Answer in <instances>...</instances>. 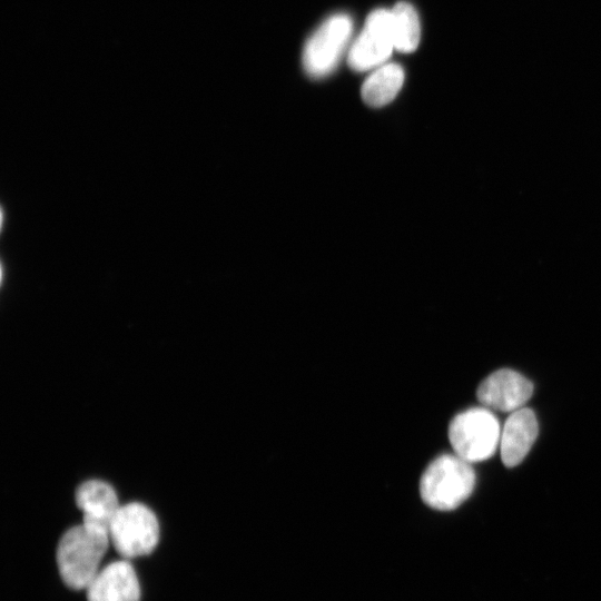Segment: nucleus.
<instances>
[{
	"instance_id": "10",
	"label": "nucleus",
	"mask_w": 601,
	"mask_h": 601,
	"mask_svg": "<svg viewBox=\"0 0 601 601\" xmlns=\"http://www.w3.org/2000/svg\"><path fill=\"white\" fill-rule=\"evenodd\" d=\"M539 434V424L531 408H520L508 417L501 431L500 453L502 462L513 467L522 462Z\"/></svg>"
},
{
	"instance_id": "4",
	"label": "nucleus",
	"mask_w": 601,
	"mask_h": 601,
	"mask_svg": "<svg viewBox=\"0 0 601 601\" xmlns=\"http://www.w3.org/2000/svg\"><path fill=\"white\" fill-rule=\"evenodd\" d=\"M109 538L124 559L149 554L159 541L155 513L138 502L120 505L109 528Z\"/></svg>"
},
{
	"instance_id": "3",
	"label": "nucleus",
	"mask_w": 601,
	"mask_h": 601,
	"mask_svg": "<svg viewBox=\"0 0 601 601\" xmlns=\"http://www.w3.org/2000/svg\"><path fill=\"white\" fill-rule=\"evenodd\" d=\"M449 440L455 454L469 463L485 461L500 445V423L487 408H469L451 421Z\"/></svg>"
},
{
	"instance_id": "6",
	"label": "nucleus",
	"mask_w": 601,
	"mask_h": 601,
	"mask_svg": "<svg viewBox=\"0 0 601 601\" xmlns=\"http://www.w3.org/2000/svg\"><path fill=\"white\" fill-rule=\"evenodd\" d=\"M394 48L391 10H374L349 48L348 66L355 71L370 70L386 61Z\"/></svg>"
},
{
	"instance_id": "9",
	"label": "nucleus",
	"mask_w": 601,
	"mask_h": 601,
	"mask_svg": "<svg viewBox=\"0 0 601 601\" xmlns=\"http://www.w3.org/2000/svg\"><path fill=\"white\" fill-rule=\"evenodd\" d=\"M75 499L82 512V522L109 533L111 521L120 508L115 489L107 482L89 480L79 485Z\"/></svg>"
},
{
	"instance_id": "11",
	"label": "nucleus",
	"mask_w": 601,
	"mask_h": 601,
	"mask_svg": "<svg viewBox=\"0 0 601 601\" xmlns=\"http://www.w3.org/2000/svg\"><path fill=\"white\" fill-rule=\"evenodd\" d=\"M404 77V70L398 63L381 66L363 82L361 88L363 101L371 107L390 104L401 90Z\"/></svg>"
},
{
	"instance_id": "2",
	"label": "nucleus",
	"mask_w": 601,
	"mask_h": 601,
	"mask_svg": "<svg viewBox=\"0 0 601 601\" xmlns=\"http://www.w3.org/2000/svg\"><path fill=\"white\" fill-rule=\"evenodd\" d=\"M474 485L475 472L471 463L456 454H442L424 470L420 494L432 509L450 511L472 494Z\"/></svg>"
},
{
	"instance_id": "7",
	"label": "nucleus",
	"mask_w": 601,
	"mask_h": 601,
	"mask_svg": "<svg viewBox=\"0 0 601 601\" xmlns=\"http://www.w3.org/2000/svg\"><path fill=\"white\" fill-rule=\"evenodd\" d=\"M533 394V384L520 373L502 368L490 374L477 387V398L486 407L501 412L522 408Z\"/></svg>"
},
{
	"instance_id": "12",
	"label": "nucleus",
	"mask_w": 601,
	"mask_h": 601,
	"mask_svg": "<svg viewBox=\"0 0 601 601\" xmlns=\"http://www.w3.org/2000/svg\"><path fill=\"white\" fill-rule=\"evenodd\" d=\"M391 13L395 49L402 52L414 51L421 38L420 19L414 7L400 1L393 7Z\"/></svg>"
},
{
	"instance_id": "1",
	"label": "nucleus",
	"mask_w": 601,
	"mask_h": 601,
	"mask_svg": "<svg viewBox=\"0 0 601 601\" xmlns=\"http://www.w3.org/2000/svg\"><path fill=\"white\" fill-rule=\"evenodd\" d=\"M109 542L107 531L83 522L61 535L56 560L59 574L68 588L81 590L88 587L100 570L99 565Z\"/></svg>"
},
{
	"instance_id": "8",
	"label": "nucleus",
	"mask_w": 601,
	"mask_h": 601,
	"mask_svg": "<svg viewBox=\"0 0 601 601\" xmlns=\"http://www.w3.org/2000/svg\"><path fill=\"white\" fill-rule=\"evenodd\" d=\"M87 601H139L140 585L131 563L112 561L85 589Z\"/></svg>"
},
{
	"instance_id": "5",
	"label": "nucleus",
	"mask_w": 601,
	"mask_h": 601,
	"mask_svg": "<svg viewBox=\"0 0 601 601\" xmlns=\"http://www.w3.org/2000/svg\"><path fill=\"white\" fill-rule=\"evenodd\" d=\"M353 30V21L346 13L327 18L312 35L303 51V66L313 78H321L336 67Z\"/></svg>"
}]
</instances>
